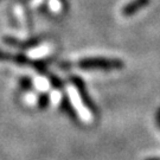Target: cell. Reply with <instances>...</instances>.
<instances>
[{"mask_svg": "<svg viewBox=\"0 0 160 160\" xmlns=\"http://www.w3.org/2000/svg\"><path fill=\"white\" fill-rule=\"evenodd\" d=\"M77 65L82 69H100V70H119L123 63L114 58H86L80 61Z\"/></svg>", "mask_w": 160, "mask_h": 160, "instance_id": "6da1fadb", "label": "cell"}, {"mask_svg": "<svg viewBox=\"0 0 160 160\" xmlns=\"http://www.w3.org/2000/svg\"><path fill=\"white\" fill-rule=\"evenodd\" d=\"M68 94H69V97H70V101L72 103L75 110L77 112V114H78L81 120L83 121V122H86V123L92 122V112L87 108L86 103L83 102V100H82V97H81L80 92L77 90V88L75 86H72V84L69 86Z\"/></svg>", "mask_w": 160, "mask_h": 160, "instance_id": "7a4b0ae2", "label": "cell"}, {"mask_svg": "<svg viewBox=\"0 0 160 160\" xmlns=\"http://www.w3.org/2000/svg\"><path fill=\"white\" fill-rule=\"evenodd\" d=\"M52 102L55 103V104H58L59 103V101L62 100V95H61V92H52Z\"/></svg>", "mask_w": 160, "mask_h": 160, "instance_id": "3957f363", "label": "cell"}]
</instances>
